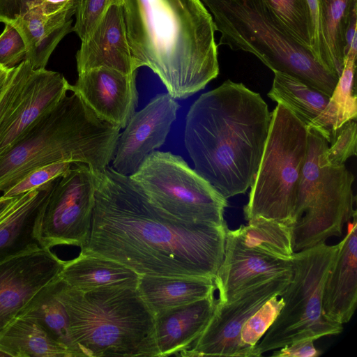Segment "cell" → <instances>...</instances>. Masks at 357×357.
<instances>
[{
  "label": "cell",
  "instance_id": "cell-1",
  "mask_svg": "<svg viewBox=\"0 0 357 357\" xmlns=\"http://www.w3.org/2000/svg\"><path fill=\"white\" fill-rule=\"evenodd\" d=\"M95 178L91 231L80 253L114 260L139 275L214 279L224 258L227 225L167 214L112 167Z\"/></svg>",
  "mask_w": 357,
  "mask_h": 357
},
{
  "label": "cell",
  "instance_id": "cell-2",
  "mask_svg": "<svg viewBox=\"0 0 357 357\" xmlns=\"http://www.w3.org/2000/svg\"><path fill=\"white\" fill-rule=\"evenodd\" d=\"M272 114L259 93L226 80L190 106L184 130L194 169L225 198L245 193L259 168Z\"/></svg>",
  "mask_w": 357,
  "mask_h": 357
},
{
  "label": "cell",
  "instance_id": "cell-3",
  "mask_svg": "<svg viewBox=\"0 0 357 357\" xmlns=\"http://www.w3.org/2000/svg\"><path fill=\"white\" fill-rule=\"evenodd\" d=\"M123 8L134 69L149 68L175 100L218 75L213 21L201 0H124Z\"/></svg>",
  "mask_w": 357,
  "mask_h": 357
},
{
  "label": "cell",
  "instance_id": "cell-4",
  "mask_svg": "<svg viewBox=\"0 0 357 357\" xmlns=\"http://www.w3.org/2000/svg\"><path fill=\"white\" fill-rule=\"evenodd\" d=\"M121 128L99 116L74 91L67 94L0 157V192L29 172L58 162L89 165L95 174L112 160Z\"/></svg>",
  "mask_w": 357,
  "mask_h": 357
},
{
  "label": "cell",
  "instance_id": "cell-5",
  "mask_svg": "<svg viewBox=\"0 0 357 357\" xmlns=\"http://www.w3.org/2000/svg\"><path fill=\"white\" fill-rule=\"evenodd\" d=\"M57 295L82 357H159L155 316L137 289L79 290L59 279Z\"/></svg>",
  "mask_w": 357,
  "mask_h": 357
},
{
  "label": "cell",
  "instance_id": "cell-6",
  "mask_svg": "<svg viewBox=\"0 0 357 357\" xmlns=\"http://www.w3.org/2000/svg\"><path fill=\"white\" fill-rule=\"evenodd\" d=\"M219 45L257 56L273 72L293 76L331 96L339 77L284 26L264 0H201Z\"/></svg>",
  "mask_w": 357,
  "mask_h": 357
},
{
  "label": "cell",
  "instance_id": "cell-7",
  "mask_svg": "<svg viewBox=\"0 0 357 357\" xmlns=\"http://www.w3.org/2000/svg\"><path fill=\"white\" fill-rule=\"evenodd\" d=\"M263 155L244 206L248 221L264 218L292 227L308 144V129L292 112L278 104L271 112Z\"/></svg>",
  "mask_w": 357,
  "mask_h": 357
},
{
  "label": "cell",
  "instance_id": "cell-8",
  "mask_svg": "<svg viewBox=\"0 0 357 357\" xmlns=\"http://www.w3.org/2000/svg\"><path fill=\"white\" fill-rule=\"evenodd\" d=\"M340 248L325 242L294 252L291 281L279 296L283 306L255 346L257 356L294 342L337 335L342 324L328 319L322 307L324 284Z\"/></svg>",
  "mask_w": 357,
  "mask_h": 357
},
{
  "label": "cell",
  "instance_id": "cell-9",
  "mask_svg": "<svg viewBox=\"0 0 357 357\" xmlns=\"http://www.w3.org/2000/svg\"><path fill=\"white\" fill-rule=\"evenodd\" d=\"M129 176L167 214L188 222L227 225V199L180 155L154 151Z\"/></svg>",
  "mask_w": 357,
  "mask_h": 357
},
{
  "label": "cell",
  "instance_id": "cell-10",
  "mask_svg": "<svg viewBox=\"0 0 357 357\" xmlns=\"http://www.w3.org/2000/svg\"><path fill=\"white\" fill-rule=\"evenodd\" d=\"M96 178L91 167L73 163L59 177L44 206L39 238L43 248L73 245L81 248L91 231Z\"/></svg>",
  "mask_w": 357,
  "mask_h": 357
},
{
  "label": "cell",
  "instance_id": "cell-11",
  "mask_svg": "<svg viewBox=\"0 0 357 357\" xmlns=\"http://www.w3.org/2000/svg\"><path fill=\"white\" fill-rule=\"evenodd\" d=\"M291 277L292 273L283 274L252 285L229 302L222 303L218 300L215 312L206 327L181 356L258 357L255 348L242 344V328L268 299L282 294Z\"/></svg>",
  "mask_w": 357,
  "mask_h": 357
},
{
  "label": "cell",
  "instance_id": "cell-12",
  "mask_svg": "<svg viewBox=\"0 0 357 357\" xmlns=\"http://www.w3.org/2000/svg\"><path fill=\"white\" fill-rule=\"evenodd\" d=\"M354 176L344 165L322 167L318 188L302 216L291 227L294 252L340 236L356 214Z\"/></svg>",
  "mask_w": 357,
  "mask_h": 357
},
{
  "label": "cell",
  "instance_id": "cell-13",
  "mask_svg": "<svg viewBox=\"0 0 357 357\" xmlns=\"http://www.w3.org/2000/svg\"><path fill=\"white\" fill-rule=\"evenodd\" d=\"M65 262L41 248L0 263V333L60 278Z\"/></svg>",
  "mask_w": 357,
  "mask_h": 357
},
{
  "label": "cell",
  "instance_id": "cell-14",
  "mask_svg": "<svg viewBox=\"0 0 357 357\" xmlns=\"http://www.w3.org/2000/svg\"><path fill=\"white\" fill-rule=\"evenodd\" d=\"M179 108L174 98L162 93L135 112L119 134L112 167L122 175L133 174L149 154L165 144Z\"/></svg>",
  "mask_w": 357,
  "mask_h": 357
},
{
  "label": "cell",
  "instance_id": "cell-15",
  "mask_svg": "<svg viewBox=\"0 0 357 357\" xmlns=\"http://www.w3.org/2000/svg\"><path fill=\"white\" fill-rule=\"evenodd\" d=\"M136 76L137 71L125 74L109 68L91 69L78 73L69 91L79 94L99 116L122 129L137 105Z\"/></svg>",
  "mask_w": 357,
  "mask_h": 357
},
{
  "label": "cell",
  "instance_id": "cell-16",
  "mask_svg": "<svg viewBox=\"0 0 357 357\" xmlns=\"http://www.w3.org/2000/svg\"><path fill=\"white\" fill-rule=\"evenodd\" d=\"M293 271L291 261L281 260L246 247L227 229L224 258L214 278L220 303L231 301L245 289Z\"/></svg>",
  "mask_w": 357,
  "mask_h": 357
},
{
  "label": "cell",
  "instance_id": "cell-17",
  "mask_svg": "<svg viewBox=\"0 0 357 357\" xmlns=\"http://www.w3.org/2000/svg\"><path fill=\"white\" fill-rule=\"evenodd\" d=\"M77 73L98 68L136 72L128 40L123 5H111L76 54Z\"/></svg>",
  "mask_w": 357,
  "mask_h": 357
},
{
  "label": "cell",
  "instance_id": "cell-18",
  "mask_svg": "<svg viewBox=\"0 0 357 357\" xmlns=\"http://www.w3.org/2000/svg\"><path fill=\"white\" fill-rule=\"evenodd\" d=\"M75 12V0L54 4L45 1L29 10L13 25L25 43V59L33 70L43 69L59 44L73 31L72 16Z\"/></svg>",
  "mask_w": 357,
  "mask_h": 357
},
{
  "label": "cell",
  "instance_id": "cell-19",
  "mask_svg": "<svg viewBox=\"0 0 357 357\" xmlns=\"http://www.w3.org/2000/svg\"><path fill=\"white\" fill-rule=\"evenodd\" d=\"M69 87L68 82L58 72L33 70L22 104L8 123L0 128V157L59 102Z\"/></svg>",
  "mask_w": 357,
  "mask_h": 357
},
{
  "label": "cell",
  "instance_id": "cell-20",
  "mask_svg": "<svg viewBox=\"0 0 357 357\" xmlns=\"http://www.w3.org/2000/svg\"><path fill=\"white\" fill-rule=\"evenodd\" d=\"M57 179L20 195L11 208L0 218V263L43 248L39 238L40 220Z\"/></svg>",
  "mask_w": 357,
  "mask_h": 357
},
{
  "label": "cell",
  "instance_id": "cell-21",
  "mask_svg": "<svg viewBox=\"0 0 357 357\" xmlns=\"http://www.w3.org/2000/svg\"><path fill=\"white\" fill-rule=\"evenodd\" d=\"M340 242V248L328 273L322 296L325 316L337 324L347 323L357 303V221L356 214Z\"/></svg>",
  "mask_w": 357,
  "mask_h": 357
},
{
  "label": "cell",
  "instance_id": "cell-22",
  "mask_svg": "<svg viewBox=\"0 0 357 357\" xmlns=\"http://www.w3.org/2000/svg\"><path fill=\"white\" fill-rule=\"evenodd\" d=\"M218 303L214 293L206 298L161 311L155 316L159 357L179 355L202 333Z\"/></svg>",
  "mask_w": 357,
  "mask_h": 357
},
{
  "label": "cell",
  "instance_id": "cell-23",
  "mask_svg": "<svg viewBox=\"0 0 357 357\" xmlns=\"http://www.w3.org/2000/svg\"><path fill=\"white\" fill-rule=\"evenodd\" d=\"M216 289L214 279L139 275L137 290L155 314L204 298Z\"/></svg>",
  "mask_w": 357,
  "mask_h": 357
},
{
  "label": "cell",
  "instance_id": "cell-24",
  "mask_svg": "<svg viewBox=\"0 0 357 357\" xmlns=\"http://www.w3.org/2000/svg\"><path fill=\"white\" fill-rule=\"evenodd\" d=\"M59 278L69 287L88 290L102 287L137 289L139 275L114 260L82 254L66 261Z\"/></svg>",
  "mask_w": 357,
  "mask_h": 357
},
{
  "label": "cell",
  "instance_id": "cell-25",
  "mask_svg": "<svg viewBox=\"0 0 357 357\" xmlns=\"http://www.w3.org/2000/svg\"><path fill=\"white\" fill-rule=\"evenodd\" d=\"M0 351L13 357H74L36 319L26 314L0 333Z\"/></svg>",
  "mask_w": 357,
  "mask_h": 357
},
{
  "label": "cell",
  "instance_id": "cell-26",
  "mask_svg": "<svg viewBox=\"0 0 357 357\" xmlns=\"http://www.w3.org/2000/svg\"><path fill=\"white\" fill-rule=\"evenodd\" d=\"M356 54L347 53L341 75L321 114L307 129H314L331 144L337 131L347 121L356 120V96L354 91Z\"/></svg>",
  "mask_w": 357,
  "mask_h": 357
},
{
  "label": "cell",
  "instance_id": "cell-27",
  "mask_svg": "<svg viewBox=\"0 0 357 357\" xmlns=\"http://www.w3.org/2000/svg\"><path fill=\"white\" fill-rule=\"evenodd\" d=\"M321 44L329 70L340 77L346 56L345 35L357 0H318Z\"/></svg>",
  "mask_w": 357,
  "mask_h": 357
},
{
  "label": "cell",
  "instance_id": "cell-28",
  "mask_svg": "<svg viewBox=\"0 0 357 357\" xmlns=\"http://www.w3.org/2000/svg\"><path fill=\"white\" fill-rule=\"evenodd\" d=\"M273 73L268 96L284 105L310 128L326 107L330 96L288 74Z\"/></svg>",
  "mask_w": 357,
  "mask_h": 357
},
{
  "label": "cell",
  "instance_id": "cell-29",
  "mask_svg": "<svg viewBox=\"0 0 357 357\" xmlns=\"http://www.w3.org/2000/svg\"><path fill=\"white\" fill-rule=\"evenodd\" d=\"M246 247L275 259L291 261L292 228L276 220L256 218L233 230Z\"/></svg>",
  "mask_w": 357,
  "mask_h": 357
},
{
  "label": "cell",
  "instance_id": "cell-30",
  "mask_svg": "<svg viewBox=\"0 0 357 357\" xmlns=\"http://www.w3.org/2000/svg\"><path fill=\"white\" fill-rule=\"evenodd\" d=\"M59 279L44 291L23 314L36 319L54 339L73 353L74 357H82L72 341L68 316L57 295Z\"/></svg>",
  "mask_w": 357,
  "mask_h": 357
},
{
  "label": "cell",
  "instance_id": "cell-31",
  "mask_svg": "<svg viewBox=\"0 0 357 357\" xmlns=\"http://www.w3.org/2000/svg\"><path fill=\"white\" fill-rule=\"evenodd\" d=\"M328 146V141L319 132L308 129L307 154L298 187L294 216V224L305 212L318 188L322 173V167L319 165V156Z\"/></svg>",
  "mask_w": 357,
  "mask_h": 357
},
{
  "label": "cell",
  "instance_id": "cell-32",
  "mask_svg": "<svg viewBox=\"0 0 357 357\" xmlns=\"http://www.w3.org/2000/svg\"><path fill=\"white\" fill-rule=\"evenodd\" d=\"M264 1L290 33L312 50L311 21L307 0Z\"/></svg>",
  "mask_w": 357,
  "mask_h": 357
},
{
  "label": "cell",
  "instance_id": "cell-33",
  "mask_svg": "<svg viewBox=\"0 0 357 357\" xmlns=\"http://www.w3.org/2000/svg\"><path fill=\"white\" fill-rule=\"evenodd\" d=\"M275 295L268 299L245 323L241 332V341L248 347L255 348L279 314L283 301Z\"/></svg>",
  "mask_w": 357,
  "mask_h": 357
},
{
  "label": "cell",
  "instance_id": "cell-34",
  "mask_svg": "<svg viewBox=\"0 0 357 357\" xmlns=\"http://www.w3.org/2000/svg\"><path fill=\"white\" fill-rule=\"evenodd\" d=\"M357 126L356 120L344 124L319 156L320 167L344 165L350 157L356 155Z\"/></svg>",
  "mask_w": 357,
  "mask_h": 357
},
{
  "label": "cell",
  "instance_id": "cell-35",
  "mask_svg": "<svg viewBox=\"0 0 357 357\" xmlns=\"http://www.w3.org/2000/svg\"><path fill=\"white\" fill-rule=\"evenodd\" d=\"M124 0H75V22L73 26L81 41L95 28L106 10L113 4L123 5Z\"/></svg>",
  "mask_w": 357,
  "mask_h": 357
},
{
  "label": "cell",
  "instance_id": "cell-36",
  "mask_svg": "<svg viewBox=\"0 0 357 357\" xmlns=\"http://www.w3.org/2000/svg\"><path fill=\"white\" fill-rule=\"evenodd\" d=\"M73 165L71 162H58L35 169L8 190L3 195L14 197L33 189L62 176Z\"/></svg>",
  "mask_w": 357,
  "mask_h": 357
},
{
  "label": "cell",
  "instance_id": "cell-37",
  "mask_svg": "<svg viewBox=\"0 0 357 357\" xmlns=\"http://www.w3.org/2000/svg\"><path fill=\"white\" fill-rule=\"evenodd\" d=\"M26 49L19 31L11 24H5L0 34V66L12 68L25 59Z\"/></svg>",
  "mask_w": 357,
  "mask_h": 357
},
{
  "label": "cell",
  "instance_id": "cell-38",
  "mask_svg": "<svg viewBox=\"0 0 357 357\" xmlns=\"http://www.w3.org/2000/svg\"><path fill=\"white\" fill-rule=\"evenodd\" d=\"M45 0H0V22L12 24L29 10L42 5Z\"/></svg>",
  "mask_w": 357,
  "mask_h": 357
},
{
  "label": "cell",
  "instance_id": "cell-39",
  "mask_svg": "<svg viewBox=\"0 0 357 357\" xmlns=\"http://www.w3.org/2000/svg\"><path fill=\"white\" fill-rule=\"evenodd\" d=\"M307 2L311 21L312 51L319 62L329 70L321 40L319 2L318 0H307Z\"/></svg>",
  "mask_w": 357,
  "mask_h": 357
},
{
  "label": "cell",
  "instance_id": "cell-40",
  "mask_svg": "<svg viewBox=\"0 0 357 357\" xmlns=\"http://www.w3.org/2000/svg\"><path fill=\"white\" fill-rule=\"evenodd\" d=\"M315 341L305 339L294 342L274 351V357H316L321 354L314 344Z\"/></svg>",
  "mask_w": 357,
  "mask_h": 357
},
{
  "label": "cell",
  "instance_id": "cell-41",
  "mask_svg": "<svg viewBox=\"0 0 357 357\" xmlns=\"http://www.w3.org/2000/svg\"><path fill=\"white\" fill-rule=\"evenodd\" d=\"M20 196V195L14 197H7L2 195L0 197V218L11 208Z\"/></svg>",
  "mask_w": 357,
  "mask_h": 357
},
{
  "label": "cell",
  "instance_id": "cell-42",
  "mask_svg": "<svg viewBox=\"0 0 357 357\" xmlns=\"http://www.w3.org/2000/svg\"><path fill=\"white\" fill-rule=\"evenodd\" d=\"M12 68H6L0 66V93L6 84Z\"/></svg>",
  "mask_w": 357,
  "mask_h": 357
},
{
  "label": "cell",
  "instance_id": "cell-43",
  "mask_svg": "<svg viewBox=\"0 0 357 357\" xmlns=\"http://www.w3.org/2000/svg\"><path fill=\"white\" fill-rule=\"evenodd\" d=\"M49 3H54V4H60V3H66L67 1H68L69 0H45Z\"/></svg>",
  "mask_w": 357,
  "mask_h": 357
},
{
  "label": "cell",
  "instance_id": "cell-44",
  "mask_svg": "<svg viewBox=\"0 0 357 357\" xmlns=\"http://www.w3.org/2000/svg\"><path fill=\"white\" fill-rule=\"evenodd\" d=\"M0 356H6L3 352L0 351Z\"/></svg>",
  "mask_w": 357,
  "mask_h": 357
}]
</instances>
